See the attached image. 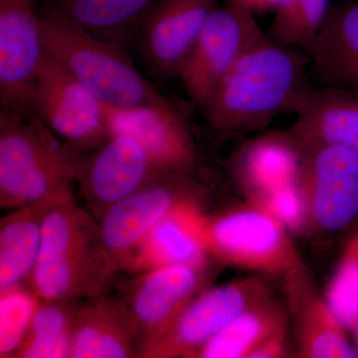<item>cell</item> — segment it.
<instances>
[{"label":"cell","mask_w":358,"mask_h":358,"mask_svg":"<svg viewBox=\"0 0 358 358\" xmlns=\"http://www.w3.org/2000/svg\"><path fill=\"white\" fill-rule=\"evenodd\" d=\"M310 58L298 47L266 38L238 61L219 87L206 115L219 136L267 128L278 115L298 114L315 87Z\"/></svg>","instance_id":"obj_1"},{"label":"cell","mask_w":358,"mask_h":358,"mask_svg":"<svg viewBox=\"0 0 358 358\" xmlns=\"http://www.w3.org/2000/svg\"><path fill=\"white\" fill-rule=\"evenodd\" d=\"M117 270L98 221L76 204L72 192L52 205L45 215L38 258L26 282L40 300L98 298Z\"/></svg>","instance_id":"obj_2"},{"label":"cell","mask_w":358,"mask_h":358,"mask_svg":"<svg viewBox=\"0 0 358 358\" xmlns=\"http://www.w3.org/2000/svg\"><path fill=\"white\" fill-rule=\"evenodd\" d=\"M45 53L114 109L171 103L148 83L124 45L103 38L66 20L55 11L40 17Z\"/></svg>","instance_id":"obj_3"},{"label":"cell","mask_w":358,"mask_h":358,"mask_svg":"<svg viewBox=\"0 0 358 358\" xmlns=\"http://www.w3.org/2000/svg\"><path fill=\"white\" fill-rule=\"evenodd\" d=\"M25 117L1 113L0 206L50 201L71 192L81 155L60 140L34 114Z\"/></svg>","instance_id":"obj_4"},{"label":"cell","mask_w":358,"mask_h":358,"mask_svg":"<svg viewBox=\"0 0 358 358\" xmlns=\"http://www.w3.org/2000/svg\"><path fill=\"white\" fill-rule=\"evenodd\" d=\"M205 242L221 262L265 275L284 278L301 263L291 232L251 203L207 217Z\"/></svg>","instance_id":"obj_5"},{"label":"cell","mask_w":358,"mask_h":358,"mask_svg":"<svg viewBox=\"0 0 358 358\" xmlns=\"http://www.w3.org/2000/svg\"><path fill=\"white\" fill-rule=\"evenodd\" d=\"M267 37L255 15L244 9L225 3L211 14L178 75L204 115L238 61Z\"/></svg>","instance_id":"obj_6"},{"label":"cell","mask_w":358,"mask_h":358,"mask_svg":"<svg viewBox=\"0 0 358 358\" xmlns=\"http://www.w3.org/2000/svg\"><path fill=\"white\" fill-rule=\"evenodd\" d=\"M31 109L75 152L95 150L110 136L105 105L47 54L33 84Z\"/></svg>","instance_id":"obj_7"},{"label":"cell","mask_w":358,"mask_h":358,"mask_svg":"<svg viewBox=\"0 0 358 358\" xmlns=\"http://www.w3.org/2000/svg\"><path fill=\"white\" fill-rule=\"evenodd\" d=\"M271 294L267 285L257 277L205 289L162 336L143 348L141 357H193L238 315Z\"/></svg>","instance_id":"obj_8"},{"label":"cell","mask_w":358,"mask_h":358,"mask_svg":"<svg viewBox=\"0 0 358 358\" xmlns=\"http://www.w3.org/2000/svg\"><path fill=\"white\" fill-rule=\"evenodd\" d=\"M301 147L308 227L326 235L345 229L358 217V155L336 145Z\"/></svg>","instance_id":"obj_9"},{"label":"cell","mask_w":358,"mask_h":358,"mask_svg":"<svg viewBox=\"0 0 358 358\" xmlns=\"http://www.w3.org/2000/svg\"><path fill=\"white\" fill-rule=\"evenodd\" d=\"M32 0H0V101L4 114L28 117L32 87L45 57Z\"/></svg>","instance_id":"obj_10"},{"label":"cell","mask_w":358,"mask_h":358,"mask_svg":"<svg viewBox=\"0 0 358 358\" xmlns=\"http://www.w3.org/2000/svg\"><path fill=\"white\" fill-rule=\"evenodd\" d=\"M164 173L147 150L126 134H112L92 155L81 157L76 178L96 218Z\"/></svg>","instance_id":"obj_11"},{"label":"cell","mask_w":358,"mask_h":358,"mask_svg":"<svg viewBox=\"0 0 358 358\" xmlns=\"http://www.w3.org/2000/svg\"><path fill=\"white\" fill-rule=\"evenodd\" d=\"M199 192L188 174L169 173L110 206L99 219L101 236L117 267L174 207Z\"/></svg>","instance_id":"obj_12"},{"label":"cell","mask_w":358,"mask_h":358,"mask_svg":"<svg viewBox=\"0 0 358 358\" xmlns=\"http://www.w3.org/2000/svg\"><path fill=\"white\" fill-rule=\"evenodd\" d=\"M218 0H159L138 36L148 68L162 79L178 77Z\"/></svg>","instance_id":"obj_13"},{"label":"cell","mask_w":358,"mask_h":358,"mask_svg":"<svg viewBox=\"0 0 358 358\" xmlns=\"http://www.w3.org/2000/svg\"><path fill=\"white\" fill-rule=\"evenodd\" d=\"M205 268L206 264L164 266L136 278L124 301L133 315L141 352L199 294L204 286Z\"/></svg>","instance_id":"obj_14"},{"label":"cell","mask_w":358,"mask_h":358,"mask_svg":"<svg viewBox=\"0 0 358 358\" xmlns=\"http://www.w3.org/2000/svg\"><path fill=\"white\" fill-rule=\"evenodd\" d=\"M105 108L110 136L126 134L138 141L164 173L189 174L196 162V150L173 103L134 109Z\"/></svg>","instance_id":"obj_15"},{"label":"cell","mask_w":358,"mask_h":358,"mask_svg":"<svg viewBox=\"0 0 358 358\" xmlns=\"http://www.w3.org/2000/svg\"><path fill=\"white\" fill-rule=\"evenodd\" d=\"M285 288L301 358H358L345 327L324 298L315 291L305 266L299 264L284 277Z\"/></svg>","instance_id":"obj_16"},{"label":"cell","mask_w":358,"mask_h":358,"mask_svg":"<svg viewBox=\"0 0 358 358\" xmlns=\"http://www.w3.org/2000/svg\"><path fill=\"white\" fill-rule=\"evenodd\" d=\"M197 194L183 200L162 219L131 252L122 268L145 273L171 265H203L207 217Z\"/></svg>","instance_id":"obj_17"},{"label":"cell","mask_w":358,"mask_h":358,"mask_svg":"<svg viewBox=\"0 0 358 358\" xmlns=\"http://www.w3.org/2000/svg\"><path fill=\"white\" fill-rule=\"evenodd\" d=\"M303 148L289 133L271 131L242 143L231 166L250 201L301 183Z\"/></svg>","instance_id":"obj_18"},{"label":"cell","mask_w":358,"mask_h":358,"mask_svg":"<svg viewBox=\"0 0 358 358\" xmlns=\"http://www.w3.org/2000/svg\"><path fill=\"white\" fill-rule=\"evenodd\" d=\"M70 357H141V345L136 324L122 300L100 296L78 307Z\"/></svg>","instance_id":"obj_19"},{"label":"cell","mask_w":358,"mask_h":358,"mask_svg":"<svg viewBox=\"0 0 358 358\" xmlns=\"http://www.w3.org/2000/svg\"><path fill=\"white\" fill-rule=\"evenodd\" d=\"M307 53L315 87L358 90V1L331 7Z\"/></svg>","instance_id":"obj_20"},{"label":"cell","mask_w":358,"mask_h":358,"mask_svg":"<svg viewBox=\"0 0 358 358\" xmlns=\"http://www.w3.org/2000/svg\"><path fill=\"white\" fill-rule=\"evenodd\" d=\"M289 133L301 145H329L358 155V90L315 87Z\"/></svg>","instance_id":"obj_21"},{"label":"cell","mask_w":358,"mask_h":358,"mask_svg":"<svg viewBox=\"0 0 358 358\" xmlns=\"http://www.w3.org/2000/svg\"><path fill=\"white\" fill-rule=\"evenodd\" d=\"M61 197L23 205L1 219L0 291L23 284L29 279L41 247L45 215Z\"/></svg>","instance_id":"obj_22"},{"label":"cell","mask_w":358,"mask_h":358,"mask_svg":"<svg viewBox=\"0 0 358 358\" xmlns=\"http://www.w3.org/2000/svg\"><path fill=\"white\" fill-rule=\"evenodd\" d=\"M288 315L272 294L252 306L195 352L200 358H250L268 339L288 333Z\"/></svg>","instance_id":"obj_23"},{"label":"cell","mask_w":358,"mask_h":358,"mask_svg":"<svg viewBox=\"0 0 358 358\" xmlns=\"http://www.w3.org/2000/svg\"><path fill=\"white\" fill-rule=\"evenodd\" d=\"M159 0H59L55 13L87 31L124 45Z\"/></svg>","instance_id":"obj_24"},{"label":"cell","mask_w":358,"mask_h":358,"mask_svg":"<svg viewBox=\"0 0 358 358\" xmlns=\"http://www.w3.org/2000/svg\"><path fill=\"white\" fill-rule=\"evenodd\" d=\"M76 301H41L18 358L70 357Z\"/></svg>","instance_id":"obj_25"},{"label":"cell","mask_w":358,"mask_h":358,"mask_svg":"<svg viewBox=\"0 0 358 358\" xmlns=\"http://www.w3.org/2000/svg\"><path fill=\"white\" fill-rule=\"evenodd\" d=\"M331 0H288L275 13L268 37L282 46L307 52L329 13Z\"/></svg>","instance_id":"obj_26"},{"label":"cell","mask_w":358,"mask_h":358,"mask_svg":"<svg viewBox=\"0 0 358 358\" xmlns=\"http://www.w3.org/2000/svg\"><path fill=\"white\" fill-rule=\"evenodd\" d=\"M41 300L23 284L0 291V357H14L24 343Z\"/></svg>","instance_id":"obj_27"},{"label":"cell","mask_w":358,"mask_h":358,"mask_svg":"<svg viewBox=\"0 0 358 358\" xmlns=\"http://www.w3.org/2000/svg\"><path fill=\"white\" fill-rule=\"evenodd\" d=\"M251 204L274 216L291 233L308 227L307 210L301 183L270 193Z\"/></svg>","instance_id":"obj_28"},{"label":"cell","mask_w":358,"mask_h":358,"mask_svg":"<svg viewBox=\"0 0 358 358\" xmlns=\"http://www.w3.org/2000/svg\"><path fill=\"white\" fill-rule=\"evenodd\" d=\"M329 288L339 298L358 301V224L343 247Z\"/></svg>","instance_id":"obj_29"},{"label":"cell","mask_w":358,"mask_h":358,"mask_svg":"<svg viewBox=\"0 0 358 358\" xmlns=\"http://www.w3.org/2000/svg\"><path fill=\"white\" fill-rule=\"evenodd\" d=\"M287 334L273 336L263 343L250 358H281L288 357Z\"/></svg>","instance_id":"obj_30"},{"label":"cell","mask_w":358,"mask_h":358,"mask_svg":"<svg viewBox=\"0 0 358 358\" xmlns=\"http://www.w3.org/2000/svg\"><path fill=\"white\" fill-rule=\"evenodd\" d=\"M288 0H226L225 3L229 6L244 9L248 13L257 14L275 11L281 8Z\"/></svg>","instance_id":"obj_31"},{"label":"cell","mask_w":358,"mask_h":358,"mask_svg":"<svg viewBox=\"0 0 358 358\" xmlns=\"http://www.w3.org/2000/svg\"><path fill=\"white\" fill-rule=\"evenodd\" d=\"M348 329L350 331V336H352L353 345H355V350L358 352V319Z\"/></svg>","instance_id":"obj_32"}]
</instances>
